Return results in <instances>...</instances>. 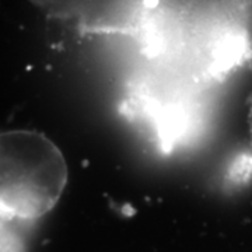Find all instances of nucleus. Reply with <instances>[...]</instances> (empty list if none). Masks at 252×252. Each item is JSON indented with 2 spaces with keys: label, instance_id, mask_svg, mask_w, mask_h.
Segmentation results:
<instances>
[{
  "label": "nucleus",
  "instance_id": "1",
  "mask_svg": "<svg viewBox=\"0 0 252 252\" xmlns=\"http://www.w3.org/2000/svg\"><path fill=\"white\" fill-rule=\"evenodd\" d=\"M0 205L7 219L32 220L58 203L67 165L52 140L35 130H10L0 140Z\"/></svg>",
  "mask_w": 252,
  "mask_h": 252
},
{
  "label": "nucleus",
  "instance_id": "2",
  "mask_svg": "<svg viewBox=\"0 0 252 252\" xmlns=\"http://www.w3.org/2000/svg\"><path fill=\"white\" fill-rule=\"evenodd\" d=\"M248 133H250V143H248V150L244 154L241 158V167L245 174L252 175V99L248 109Z\"/></svg>",
  "mask_w": 252,
  "mask_h": 252
}]
</instances>
